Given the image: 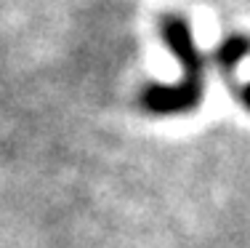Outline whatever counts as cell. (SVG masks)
<instances>
[{
	"instance_id": "cell-3",
	"label": "cell",
	"mask_w": 250,
	"mask_h": 248,
	"mask_svg": "<svg viewBox=\"0 0 250 248\" xmlns=\"http://www.w3.org/2000/svg\"><path fill=\"white\" fill-rule=\"evenodd\" d=\"M240 102H242V104H245V107L250 110V83H248V86L240 91Z\"/></svg>"
},
{
	"instance_id": "cell-1",
	"label": "cell",
	"mask_w": 250,
	"mask_h": 248,
	"mask_svg": "<svg viewBox=\"0 0 250 248\" xmlns=\"http://www.w3.org/2000/svg\"><path fill=\"white\" fill-rule=\"evenodd\" d=\"M160 35L181 62V80L176 86H149L144 93V107L154 115H178L200 104L205 91V59L194 45L189 22L181 16H165L160 22Z\"/></svg>"
},
{
	"instance_id": "cell-2",
	"label": "cell",
	"mask_w": 250,
	"mask_h": 248,
	"mask_svg": "<svg viewBox=\"0 0 250 248\" xmlns=\"http://www.w3.org/2000/svg\"><path fill=\"white\" fill-rule=\"evenodd\" d=\"M248 54H250V40L242 38V35H231V38H226L224 43L218 45L216 62H218V67L226 72V69L237 67V64H240Z\"/></svg>"
}]
</instances>
